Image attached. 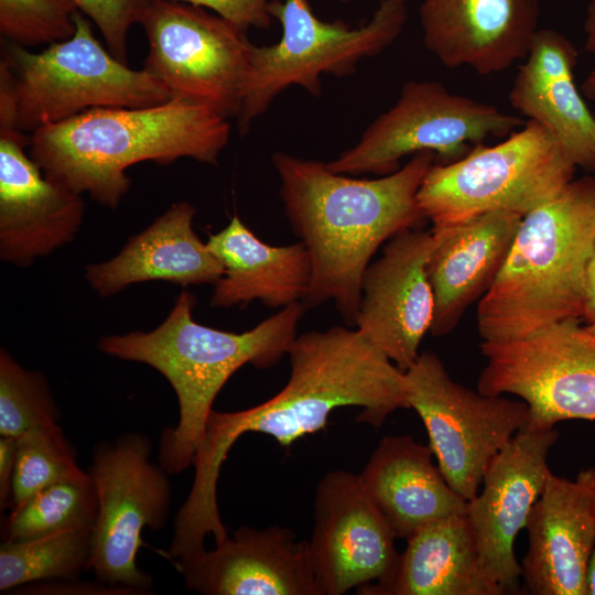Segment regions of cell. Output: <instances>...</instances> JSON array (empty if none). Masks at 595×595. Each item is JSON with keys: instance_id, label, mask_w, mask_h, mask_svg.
Segmentation results:
<instances>
[{"instance_id": "cell-7", "label": "cell", "mask_w": 595, "mask_h": 595, "mask_svg": "<svg viewBox=\"0 0 595 595\" xmlns=\"http://www.w3.org/2000/svg\"><path fill=\"white\" fill-rule=\"evenodd\" d=\"M269 10L282 35L275 44L251 47L235 117L241 136L284 89L301 86L318 96L323 74L350 75L363 58L390 46L408 19L405 4L398 2H380L371 19L355 29L321 20L307 0H272Z\"/></svg>"}, {"instance_id": "cell-20", "label": "cell", "mask_w": 595, "mask_h": 595, "mask_svg": "<svg viewBox=\"0 0 595 595\" xmlns=\"http://www.w3.org/2000/svg\"><path fill=\"white\" fill-rule=\"evenodd\" d=\"M524 529V589L532 595H586V569L595 545V495L587 470L574 482L550 472Z\"/></svg>"}, {"instance_id": "cell-11", "label": "cell", "mask_w": 595, "mask_h": 595, "mask_svg": "<svg viewBox=\"0 0 595 595\" xmlns=\"http://www.w3.org/2000/svg\"><path fill=\"white\" fill-rule=\"evenodd\" d=\"M404 374L409 408L424 424L437 467L468 501L494 457L528 423L529 408L522 400L483 394L456 382L431 351L421 353Z\"/></svg>"}, {"instance_id": "cell-36", "label": "cell", "mask_w": 595, "mask_h": 595, "mask_svg": "<svg viewBox=\"0 0 595 595\" xmlns=\"http://www.w3.org/2000/svg\"><path fill=\"white\" fill-rule=\"evenodd\" d=\"M583 320L584 325L595 333V247L586 269Z\"/></svg>"}, {"instance_id": "cell-3", "label": "cell", "mask_w": 595, "mask_h": 595, "mask_svg": "<svg viewBox=\"0 0 595 595\" xmlns=\"http://www.w3.org/2000/svg\"><path fill=\"white\" fill-rule=\"evenodd\" d=\"M229 137L227 117L173 97L149 107L88 109L36 129L29 145L47 178L116 208L130 188V166L181 158L216 165Z\"/></svg>"}, {"instance_id": "cell-28", "label": "cell", "mask_w": 595, "mask_h": 595, "mask_svg": "<svg viewBox=\"0 0 595 595\" xmlns=\"http://www.w3.org/2000/svg\"><path fill=\"white\" fill-rule=\"evenodd\" d=\"M97 513V493L88 474L46 487L9 511L2 540L25 541L66 530L93 529Z\"/></svg>"}, {"instance_id": "cell-21", "label": "cell", "mask_w": 595, "mask_h": 595, "mask_svg": "<svg viewBox=\"0 0 595 595\" xmlns=\"http://www.w3.org/2000/svg\"><path fill=\"white\" fill-rule=\"evenodd\" d=\"M577 57L566 35L539 29L518 68L509 102L548 129L576 167L595 172V117L575 84Z\"/></svg>"}, {"instance_id": "cell-38", "label": "cell", "mask_w": 595, "mask_h": 595, "mask_svg": "<svg viewBox=\"0 0 595 595\" xmlns=\"http://www.w3.org/2000/svg\"><path fill=\"white\" fill-rule=\"evenodd\" d=\"M581 93L586 99L593 102L594 107L592 112L595 117V67L587 74V76L583 80L581 85Z\"/></svg>"}, {"instance_id": "cell-37", "label": "cell", "mask_w": 595, "mask_h": 595, "mask_svg": "<svg viewBox=\"0 0 595 595\" xmlns=\"http://www.w3.org/2000/svg\"><path fill=\"white\" fill-rule=\"evenodd\" d=\"M584 32L586 35L585 50L595 54V0L587 8Z\"/></svg>"}, {"instance_id": "cell-6", "label": "cell", "mask_w": 595, "mask_h": 595, "mask_svg": "<svg viewBox=\"0 0 595 595\" xmlns=\"http://www.w3.org/2000/svg\"><path fill=\"white\" fill-rule=\"evenodd\" d=\"M576 169L553 134L528 120L495 145L478 144L452 163L434 162L418 202L432 231L490 212L523 217L558 195Z\"/></svg>"}, {"instance_id": "cell-32", "label": "cell", "mask_w": 595, "mask_h": 595, "mask_svg": "<svg viewBox=\"0 0 595 595\" xmlns=\"http://www.w3.org/2000/svg\"><path fill=\"white\" fill-rule=\"evenodd\" d=\"M100 31L107 48L127 63L128 34L149 0H71Z\"/></svg>"}, {"instance_id": "cell-9", "label": "cell", "mask_w": 595, "mask_h": 595, "mask_svg": "<svg viewBox=\"0 0 595 595\" xmlns=\"http://www.w3.org/2000/svg\"><path fill=\"white\" fill-rule=\"evenodd\" d=\"M523 120L494 105L453 94L434 80L404 83L394 105L378 116L351 148L326 166L336 173L388 175L407 155L432 152L455 162L490 137H508Z\"/></svg>"}, {"instance_id": "cell-13", "label": "cell", "mask_w": 595, "mask_h": 595, "mask_svg": "<svg viewBox=\"0 0 595 595\" xmlns=\"http://www.w3.org/2000/svg\"><path fill=\"white\" fill-rule=\"evenodd\" d=\"M486 358L477 383L483 394L518 397L529 423L555 426L595 421V333L580 320L549 325L524 337L483 340Z\"/></svg>"}, {"instance_id": "cell-34", "label": "cell", "mask_w": 595, "mask_h": 595, "mask_svg": "<svg viewBox=\"0 0 595 595\" xmlns=\"http://www.w3.org/2000/svg\"><path fill=\"white\" fill-rule=\"evenodd\" d=\"M11 594H83V595H139L132 588L123 586H113L95 581L79 582L78 580L71 581H46L34 583L15 588Z\"/></svg>"}, {"instance_id": "cell-17", "label": "cell", "mask_w": 595, "mask_h": 595, "mask_svg": "<svg viewBox=\"0 0 595 595\" xmlns=\"http://www.w3.org/2000/svg\"><path fill=\"white\" fill-rule=\"evenodd\" d=\"M172 562L185 586L203 595H321L309 542L286 527L240 526L213 550Z\"/></svg>"}, {"instance_id": "cell-5", "label": "cell", "mask_w": 595, "mask_h": 595, "mask_svg": "<svg viewBox=\"0 0 595 595\" xmlns=\"http://www.w3.org/2000/svg\"><path fill=\"white\" fill-rule=\"evenodd\" d=\"M594 247L595 175H586L522 217L502 269L478 302L483 340L520 338L583 318Z\"/></svg>"}, {"instance_id": "cell-26", "label": "cell", "mask_w": 595, "mask_h": 595, "mask_svg": "<svg viewBox=\"0 0 595 595\" xmlns=\"http://www.w3.org/2000/svg\"><path fill=\"white\" fill-rule=\"evenodd\" d=\"M391 573L359 595H501L479 561L466 512L431 522L407 540Z\"/></svg>"}, {"instance_id": "cell-12", "label": "cell", "mask_w": 595, "mask_h": 595, "mask_svg": "<svg viewBox=\"0 0 595 595\" xmlns=\"http://www.w3.org/2000/svg\"><path fill=\"white\" fill-rule=\"evenodd\" d=\"M139 23L149 43L143 69L172 95L229 118L239 110L252 43L238 24L205 8L149 0Z\"/></svg>"}, {"instance_id": "cell-27", "label": "cell", "mask_w": 595, "mask_h": 595, "mask_svg": "<svg viewBox=\"0 0 595 595\" xmlns=\"http://www.w3.org/2000/svg\"><path fill=\"white\" fill-rule=\"evenodd\" d=\"M91 529L61 531L25 541L2 540L0 592L46 581L78 580L89 570Z\"/></svg>"}, {"instance_id": "cell-22", "label": "cell", "mask_w": 595, "mask_h": 595, "mask_svg": "<svg viewBox=\"0 0 595 595\" xmlns=\"http://www.w3.org/2000/svg\"><path fill=\"white\" fill-rule=\"evenodd\" d=\"M521 219L518 214L499 210L455 227L431 230L434 244L426 270L435 302L430 329L433 336L451 333L467 307L490 289Z\"/></svg>"}, {"instance_id": "cell-15", "label": "cell", "mask_w": 595, "mask_h": 595, "mask_svg": "<svg viewBox=\"0 0 595 595\" xmlns=\"http://www.w3.org/2000/svg\"><path fill=\"white\" fill-rule=\"evenodd\" d=\"M396 539L358 474L336 469L320 479L307 542L321 595H343L385 580L399 556Z\"/></svg>"}, {"instance_id": "cell-2", "label": "cell", "mask_w": 595, "mask_h": 595, "mask_svg": "<svg viewBox=\"0 0 595 595\" xmlns=\"http://www.w3.org/2000/svg\"><path fill=\"white\" fill-rule=\"evenodd\" d=\"M271 161L288 220L311 258L303 307L334 301L346 325L355 326L363 277L372 256L385 241L425 220L418 192L434 153H415L396 172L372 180L336 173L326 163L281 151Z\"/></svg>"}, {"instance_id": "cell-39", "label": "cell", "mask_w": 595, "mask_h": 595, "mask_svg": "<svg viewBox=\"0 0 595 595\" xmlns=\"http://www.w3.org/2000/svg\"><path fill=\"white\" fill-rule=\"evenodd\" d=\"M585 583L586 595H595V545L587 563Z\"/></svg>"}, {"instance_id": "cell-19", "label": "cell", "mask_w": 595, "mask_h": 595, "mask_svg": "<svg viewBox=\"0 0 595 595\" xmlns=\"http://www.w3.org/2000/svg\"><path fill=\"white\" fill-rule=\"evenodd\" d=\"M419 15L424 45L445 67L490 75L528 55L540 0H422Z\"/></svg>"}, {"instance_id": "cell-4", "label": "cell", "mask_w": 595, "mask_h": 595, "mask_svg": "<svg viewBox=\"0 0 595 595\" xmlns=\"http://www.w3.org/2000/svg\"><path fill=\"white\" fill-rule=\"evenodd\" d=\"M194 306V295L183 291L155 329L107 335L98 344L109 356L154 368L173 388L178 421L162 432L159 444V463L170 475L193 465L214 400L227 380L245 365L267 369L278 364L305 312L295 302L249 331L232 333L195 322Z\"/></svg>"}, {"instance_id": "cell-29", "label": "cell", "mask_w": 595, "mask_h": 595, "mask_svg": "<svg viewBox=\"0 0 595 595\" xmlns=\"http://www.w3.org/2000/svg\"><path fill=\"white\" fill-rule=\"evenodd\" d=\"M88 476L76 452L57 424L29 430L17 439L15 472L9 510L40 490L65 480Z\"/></svg>"}, {"instance_id": "cell-41", "label": "cell", "mask_w": 595, "mask_h": 595, "mask_svg": "<svg viewBox=\"0 0 595 595\" xmlns=\"http://www.w3.org/2000/svg\"><path fill=\"white\" fill-rule=\"evenodd\" d=\"M340 1H350V0H340ZM408 0H379V2H398V3H407Z\"/></svg>"}, {"instance_id": "cell-8", "label": "cell", "mask_w": 595, "mask_h": 595, "mask_svg": "<svg viewBox=\"0 0 595 595\" xmlns=\"http://www.w3.org/2000/svg\"><path fill=\"white\" fill-rule=\"evenodd\" d=\"M69 39L34 53L6 42L1 60L9 66L21 131L63 121L99 107L141 108L172 99L145 69H132L97 40L89 19L77 11Z\"/></svg>"}, {"instance_id": "cell-14", "label": "cell", "mask_w": 595, "mask_h": 595, "mask_svg": "<svg viewBox=\"0 0 595 595\" xmlns=\"http://www.w3.org/2000/svg\"><path fill=\"white\" fill-rule=\"evenodd\" d=\"M559 432L527 423L494 457L483 489L466 502L480 565L501 595L520 593L521 564L515 540L526 528L551 472L548 456Z\"/></svg>"}, {"instance_id": "cell-1", "label": "cell", "mask_w": 595, "mask_h": 595, "mask_svg": "<svg viewBox=\"0 0 595 595\" xmlns=\"http://www.w3.org/2000/svg\"><path fill=\"white\" fill-rule=\"evenodd\" d=\"M286 385L269 400L245 410H212L193 461L194 479L174 526L203 539L226 531L219 515L217 483L224 461L246 433L272 436L289 447L327 425L337 408H361L357 421L380 428L398 409H409L405 374L357 329L334 326L296 336L288 353Z\"/></svg>"}, {"instance_id": "cell-30", "label": "cell", "mask_w": 595, "mask_h": 595, "mask_svg": "<svg viewBox=\"0 0 595 595\" xmlns=\"http://www.w3.org/2000/svg\"><path fill=\"white\" fill-rule=\"evenodd\" d=\"M60 411L45 376L0 351V435L18 439L29 430L57 424Z\"/></svg>"}, {"instance_id": "cell-18", "label": "cell", "mask_w": 595, "mask_h": 595, "mask_svg": "<svg viewBox=\"0 0 595 595\" xmlns=\"http://www.w3.org/2000/svg\"><path fill=\"white\" fill-rule=\"evenodd\" d=\"M21 130L0 131V258L28 267L71 242L83 223L82 194L47 178Z\"/></svg>"}, {"instance_id": "cell-25", "label": "cell", "mask_w": 595, "mask_h": 595, "mask_svg": "<svg viewBox=\"0 0 595 595\" xmlns=\"http://www.w3.org/2000/svg\"><path fill=\"white\" fill-rule=\"evenodd\" d=\"M206 244L224 267L210 298L214 307L247 305L258 300L264 306L283 309L301 302L309 290L312 264L302 241L271 246L235 215Z\"/></svg>"}, {"instance_id": "cell-33", "label": "cell", "mask_w": 595, "mask_h": 595, "mask_svg": "<svg viewBox=\"0 0 595 595\" xmlns=\"http://www.w3.org/2000/svg\"><path fill=\"white\" fill-rule=\"evenodd\" d=\"M198 6L248 30L268 29L271 25L272 0H173Z\"/></svg>"}, {"instance_id": "cell-35", "label": "cell", "mask_w": 595, "mask_h": 595, "mask_svg": "<svg viewBox=\"0 0 595 595\" xmlns=\"http://www.w3.org/2000/svg\"><path fill=\"white\" fill-rule=\"evenodd\" d=\"M17 439H0V508H10L15 472Z\"/></svg>"}, {"instance_id": "cell-40", "label": "cell", "mask_w": 595, "mask_h": 595, "mask_svg": "<svg viewBox=\"0 0 595 595\" xmlns=\"http://www.w3.org/2000/svg\"><path fill=\"white\" fill-rule=\"evenodd\" d=\"M587 473L589 474L591 476V479H592V484H593V488H594V495H595V466L594 467H589L586 469Z\"/></svg>"}, {"instance_id": "cell-31", "label": "cell", "mask_w": 595, "mask_h": 595, "mask_svg": "<svg viewBox=\"0 0 595 595\" xmlns=\"http://www.w3.org/2000/svg\"><path fill=\"white\" fill-rule=\"evenodd\" d=\"M78 9L71 0H0V33L28 48L73 36Z\"/></svg>"}, {"instance_id": "cell-16", "label": "cell", "mask_w": 595, "mask_h": 595, "mask_svg": "<svg viewBox=\"0 0 595 595\" xmlns=\"http://www.w3.org/2000/svg\"><path fill=\"white\" fill-rule=\"evenodd\" d=\"M433 244L431 230L402 231L388 240L363 277L357 332L403 371L421 354L434 318L426 270Z\"/></svg>"}, {"instance_id": "cell-24", "label": "cell", "mask_w": 595, "mask_h": 595, "mask_svg": "<svg viewBox=\"0 0 595 595\" xmlns=\"http://www.w3.org/2000/svg\"><path fill=\"white\" fill-rule=\"evenodd\" d=\"M433 457L429 445L410 435L385 436L358 474L397 539L466 511L467 501L447 484Z\"/></svg>"}, {"instance_id": "cell-10", "label": "cell", "mask_w": 595, "mask_h": 595, "mask_svg": "<svg viewBox=\"0 0 595 595\" xmlns=\"http://www.w3.org/2000/svg\"><path fill=\"white\" fill-rule=\"evenodd\" d=\"M150 439L139 432L96 444L87 469L97 493L98 513L91 529L89 570L96 581L148 594L152 577L137 555L148 528L162 530L169 518V473L151 462Z\"/></svg>"}, {"instance_id": "cell-23", "label": "cell", "mask_w": 595, "mask_h": 595, "mask_svg": "<svg viewBox=\"0 0 595 595\" xmlns=\"http://www.w3.org/2000/svg\"><path fill=\"white\" fill-rule=\"evenodd\" d=\"M195 213L196 208L187 202L174 203L130 238L113 258L86 267L85 278L90 288L100 296H109L148 281L183 286L215 284L224 267L194 231Z\"/></svg>"}]
</instances>
